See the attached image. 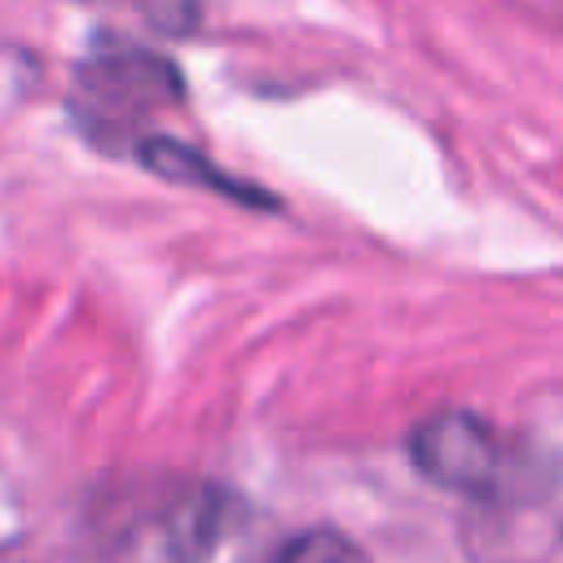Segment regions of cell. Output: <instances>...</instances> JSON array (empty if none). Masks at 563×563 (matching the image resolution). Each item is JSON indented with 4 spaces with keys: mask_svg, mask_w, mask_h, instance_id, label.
Wrapping results in <instances>:
<instances>
[{
    "mask_svg": "<svg viewBox=\"0 0 563 563\" xmlns=\"http://www.w3.org/2000/svg\"><path fill=\"white\" fill-rule=\"evenodd\" d=\"M176 70L150 53H110L79 70V97L92 106V114L106 119H136L154 106L176 101Z\"/></svg>",
    "mask_w": 563,
    "mask_h": 563,
    "instance_id": "3",
    "label": "cell"
},
{
    "mask_svg": "<svg viewBox=\"0 0 563 563\" xmlns=\"http://www.w3.org/2000/svg\"><path fill=\"white\" fill-rule=\"evenodd\" d=\"M273 563H365V554L343 537V532H330V528H312L295 541H286Z\"/></svg>",
    "mask_w": 563,
    "mask_h": 563,
    "instance_id": "4",
    "label": "cell"
},
{
    "mask_svg": "<svg viewBox=\"0 0 563 563\" xmlns=\"http://www.w3.org/2000/svg\"><path fill=\"white\" fill-rule=\"evenodd\" d=\"M238 523L242 515L224 493L185 488L128 537V563H224Z\"/></svg>",
    "mask_w": 563,
    "mask_h": 563,
    "instance_id": "1",
    "label": "cell"
},
{
    "mask_svg": "<svg viewBox=\"0 0 563 563\" xmlns=\"http://www.w3.org/2000/svg\"><path fill=\"white\" fill-rule=\"evenodd\" d=\"M409 457L431 484H444L457 493L488 488L501 466L493 427L466 409H444V413H431L427 422H418L409 435Z\"/></svg>",
    "mask_w": 563,
    "mask_h": 563,
    "instance_id": "2",
    "label": "cell"
}]
</instances>
